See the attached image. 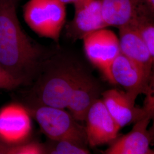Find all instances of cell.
I'll return each mask as SVG.
<instances>
[{
	"mask_svg": "<svg viewBox=\"0 0 154 154\" xmlns=\"http://www.w3.org/2000/svg\"><path fill=\"white\" fill-rule=\"evenodd\" d=\"M42 131L51 140H69L86 147L88 144L85 127L64 110L39 105L32 111Z\"/></svg>",
	"mask_w": 154,
	"mask_h": 154,
	"instance_id": "277c9868",
	"label": "cell"
},
{
	"mask_svg": "<svg viewBox=\"0 0 154 154\" xmlns=\"http://www.w3.org/2000/svg\"><path fill=\"white\" fill-rule=\"evenodd\" d=\"M61 1L64 4H65L66 5L68 4H72L73 5H74V4L81 2H83L86 0H61Z\"/></svg>",
	"mask_w": 154,
	"mask_h": 154,
	"instance_id": "ffe728a7",
	"label": "cell"
},
{
	"mask_svg": "<svg viewBox=\"0 0 154 154\" xmlns=\"http://www.w3.org/2000/svg\"><path fill=\"white\" fill-rule=\"evenodd\" d=\"M85 121L88 144L91 147L112 142L121 129L102 99H97L91 105Z\"/></svg>",
	"mask_w": 154,
	"mask_h": 154,
	"instance_id": "9c48e42d",
	"label": "cell"
},
{
	"mask_svg": "<svg viewBox=\"0 0 154 154\" xmlns=\"http://www.w3.org/2000/svg\"><path fill=\"white\" fill-rule=\"evenodd\" d=\"M102 73L109 82L124 88L135 100L140 94H146L150 79L137 65L122 53Z\"/></svg>",
	"mask_w": 154,
	"mask_h": 154,
	"instance_id": "8992f818",
	"label": "cell"
},
{
	"mask_svg": "<svg viewBox=\"0 0 154 154\" xmlns=\"http://www.w3.org/2000/svg\"><path fill=\"white\" fill-rule=\"evenodd\" d=\"M81 70L80 66L67 62L51 67L37 85L39 105L67 108Z\"/></svg>",
	"mask_w": 154,
	"mask_h": 154,
	"instance_id": "7a4b0ae2",
	"label": "cell"
},
{
	"mask_svg": "<svg viewBox=\"0 0 154 154\" xmlns=\"http://www.w3.org/2000/svg\"><path fill=\"white\" fill-rule=\"evenodd\" d=\"M150 134H151V137L152 139V142L154 141V121L153 123V125L150 128V129L149 130Z\"/></svg>",
	"mask_w": 154,
	"mask_h": 154,
	"instance_id": "44dd1931",
	"label": "cell"
},
{
	"mask_svg": "<svg viewBox=\"0 0 154 154\" xmlns=\"http://www.w3.org/2000/svg\"><path fill=\"white\" fill-rule=\"evenodd\" d=\"M107 27L138 26L154 21V11L145 0H100Z\"/></svg>",
	"mask_w": 154,
	"mask_h": 154,
	"instance_id": "5b68a950",
	"label": "cell"
},
{
	"mask_svg": "<svg viewBox=\"0 0 154 154\" xmlns=\"http://www.w3.org/2000/svg\"><path fill=\"white\" fill-rule=\"evenodd\" d=\"M100 93L99 83L91 74L82 69L67 107L75 120L78 122L85 121L89 109L97 99H99Z\"/></svg>",
	"mask_w": 154,
	"mask_h": 154,
	"instance_id": "7c38bea8",
	"label": "cell"
},
{
	"mask_svg": "<svg viewBox=\"0 0 154 154\" xmlns=\"http://www.w3.org/2000/svg\"><path fill=\"white\" fill-rule=\"evenodd\" d=\"M74 6V15L67 26V34L71 38L83 39L90 33L107 28L100 0H86Z\"/></svg>",
	"mask_w": 154,
	"mask_h": 154,
	"instance_id": "30bf717a",
	"label": "cell"
},
{
	"mask_svg": "<svg viewBox=\"0 0 154 154\" xmlns=\"http://www.w3.org/2000/svg\"><path fill=\"white\" fill-rule=\"evenodd\" d=\"M152 121L146 114L135 122L132 130L121 137L116 138L110 147L105 151L106 154H152L154 151L150 149L152 139L148 129Z\"/></svg>",
	"mask_w": 154,
	"mask_h": 154,
	"instance_id": "8fae6325",
	"label": "cell"
},
{
	"mask_svg": "<svg viewBox=\"0 0 154 154\" xmlns=\"http://www.w3.org/2000/svg\"><path fill=\"white\" fill-rule=\"evenodd\" d=\"M32 131L30 112L26 107L11 103L0 109V142L8 144L27 142Z\"/></svg>",
	"mask_w": 154,
	"mask_h": 154,
	"instance_id": "52a82bcc",
	"label": "cell"
},
{
	"mask_svg": "<svg viewBox=\"0 0 154 154\" xmlns=\"http://www.w3.org/2000/svg\"><path fill=\"white\" fill-rule=\"evenodd\" d=\"M154 11V0H145Z\"/></svg>",
	"mask_w": 154,
	"mask_h": 154,
	"instance_id": "7402d4cb",
	"label": "cell"
},
{
	"mask_svg": "<svg viewBox=\"0 0 154 154\" xmlns=\"http://www.w3.org/2000/svg\"><path fill=\"white\" fill-rule=\"evenodd\" d=\"M21 85V83L9 75L0 64V89L12 90Z\"/></svg>",
	"mask_w": 154,
	"mask_h": 154,
	"instance_id": "d6986e66",
	"label": "cell"
},
{
	"mask_svg": "<svg viewBox=\"0 0 154 154\" xmlns=\"http://www.w3.org/2000/svg\"><path fill=\"white\" fill-rule=\"evenodd\" d=\"M23 16L34 33L58 42L66 22V4L61 0H29Z\"/></svg>",
	"mask_w": 154,
	"mask_h": 154,
	"instance_id": "3957f363",
	"label": "cell"
},
{
	"mask_svg": "<svg viewBox=\"0 0 154 154\" xmlns=\"http://www.w3.org/2000/svg\"><path fill=\"white\" fill-rule=\"evenodd\" d=\"M82 39L87 58L102 72L121 53L118 37L107 28L90 33Z\"/></svg>",
	"mask_w": 154,
	"mask_h": 154,
	"instance_id": "ba28073f",
	"label": "cell"
},
{
	"mask_svg": "<svg viewBox=\"0 0 154 154\" xmlns=\"http://www.w3.org/2000/svg\"><path fill=\"white\" fill-rule=\"evenodd\" d=\"M121 53L133 62L150 78L153 62L149 49L136 26L118 28Z\"/></svg>",
	"mask_w": 154,
	"mask_h": 154,
	"instance_id": "4fadbf2b",
	"label": "cell"
},
{
	"mask_svg": "<svg viewBox=\"0 0 154 154\" xmlns=\"http://www.w3.org/2000/svg\"><path fill=\"white\" fill-rule=\"evenodd\" d=\"M137 28L149 49L154 67V21L144 22Z\"/></svg>",
	"mask_w": 154,
	"mask_h": 154,
	"instance_id": "e0dca14e",
	"label": "cell"
},
{
	"mask_svg": "<svg viewBox=\"0 0 154 154\" xmlns=\"http://www.w3.org/2000/svg\"><path fill=\"white\" fill-rule=\"evenodd\" d=\"M49 146H45L46 154H88L90 151L86 146L69 140H51Z\"/></svg>",
	"mask_w": 154,
	"mask_h": 154,
	"instance_id": "2e32d148",
	"label": "cell"
},
{
	"mask_svg": "<svg viewBox=\"0 0 154 154\" xmlns=\"http://www.w3.org/2000/svg\"><path fill=\"white\" fill-rule=\"evenodd\" d=\"M2 1H3V0H0V4H1V3L2 2Z\"/></svg>",
	"mask_w": 154,
	"mask_h": 154,
	"instance_id": "603a6c76",
	"label": "cell"
},
{
	"mask_svg": "<svg viewBox=\"0 0 154 154\" xmlns=\"http://www.w3.org/2000/svg\"><path fill=\"white\" fill-rule=\"evenodd\" d=\"M42 51L23 30L16 0L0 4V64L11 77L28 83L38 72Z\"/></svg>",
	"mask_w": 154,
	"mask_h": 154,
	"instance_id": "6da1fadb",
	"label": "cell"
},
{
	"mask_svg": "<svg viewBox=\"0 0 154 154\" xmlns=\"http://www.w3.org/2000/svg\"><path fill=\"white\" fill-rule=\"evenodd\" d=\"M102 100L121 128L136 122L147 114L143 107L135 106L136 100L128 94L118 89H110L103 93Z\"/></svg>",
	"mask_w": 154,
	"mask_h": 154,
	"instance_id": "5bb4252c",
	"label": "cell"
},
{
	"mask_svg": "<svg viewBox=\"0 0 154 154\" xmlns=\"http://www.w3.org/2000/svg\"><path fill=\"white\" fill-rule=\"evenodd\" d=\"M146 97L143 107L146 112L151 116L152 121H154V67H153L150 77L149 86L145 94Z\"/></svg>",
	"mask_w": 154,
	"mask_h": 154,
	"instance_id": "ac0fdd59",
	"label": "cell"
},
{
	"mask_svg": "<svg viewBox=\"0 0 154 154\" xmlns=\"http://www.w3.org/2000/svg\"><path fill=\"white\" fill-rule=\"evenodd\" d=\"M46 154L44 144L27 142L18 144H8L0 142V154Z\"/></svg>",
	"mask_w": 154,
	"mask_h": 154,
	"instance_id": "9a60e30c",
	"label": "cell"
}]
</instances>
